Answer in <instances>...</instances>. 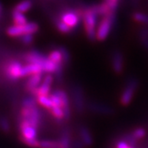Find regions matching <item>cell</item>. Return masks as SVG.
I'll return each mask as SVG.
<instances>
[{"instance_id":"6da1fadb","label":"cell","mask_w":148,"mask_h":148,"mask_svg":"<svg viewBox=\"0 0 148 148\" xmlns=\"http://www.w3.org/2000/svg\"><path fill=\"white\" fill-rule=\"evenodd\" d=\"M98 17L99 15L96 12L94 5L87 7L82 10V21L83 22L86 37L90 41L96 40V31L99 24Z\"/></svg>"},{"instance_id":"7a4b0ae2","label":"cell","mask_w":148,"mask_h":148,"mask_svg":"<svg viewBox=\"0 0 148 148\" xmlns=\"http://www.w3.org/2000/svg\"><path fill=\"white\" fill-rule=\"evenodd\" d=\"M116 21V12H110L102 17L96 31V40L105 41L110 36L112 28Z\"/></svg>"},{"instance_id":"3957f363","label":"cell","mask_w":148,"mask_h":148,"mask_svg":"<svg viewBox=\"0 0 148 148\" xmlns=\"http://www.w3.org/2000/svg\"><path fill=\"white\" fill-rule=\"evenodd\" d=\"M139 86L138 79L136 77H130L125 83V86L120 95V104L123 106H127L132 102L135 92Z\"/></svg>"},{"instance_id":"277c9868","label":"cell","mask_w":148,"mask_h":148,"mask_svg":"<svg viewBox=\"0 0 148 148\" xmlns=\"http://www.w3.org/2000/svg\"><path fill=\"white\" fill-rule=\"evenodd\" d=\"M30 123L32 126L38 128L40 124L41 113L38 105L32 108L21 107L20 111V119Z\"/></svg>"},{"instance_id":"5b68a950","label":"cell","mask_w":148,"mask_h":148,"mask_svg":"<svg viewBox=\"0 0 148 148\" xmlns=\"http://www.w3.org/2000/svg\"><path fill=\"white\" fill-rule=\"evenodd\" d=\"M39 31V25L36 22H28L24 26L12 25L7 28L6 33L10 37H21L26 34H36Z\"/></svg>"},{"instance_id":"8992f818","label":"cell","mask_w":148,"mask_h":148,"mask_svg":"<svg viewBox=\"0 0 148 148\" xmlns=\"http://www.w3.org/2000/svg\"><path fill=\"white\" fill-rule=\"evenodd\" d=\"M82 17V10H73V9H67L63 12L59 19L64 21L66 25H68L73 31L78 27L80 21Z\"/></svg>"},{"instance_id":"52a82bcc","label":"cell","mask_w":148,"mask_h":148,"mask_svg":"<svg viewBox=\"0 0 148 148\" xmlns=\"http://www.w3.org/2000/svg\"><path fill=\"white\" fill-rule=\"evenodd\" d=\"M72 96L73 101L74 108L77 114H83L86 109L85 95L82 86L79 85H73L72 86Z\"/></svg>"},{"instance_id":"ba28073f","label":"cell","mask_w":148,"mask_h":148,"mask_svg":"<svg viewBox=\"0 0 148 148\" xmlns=\"http://www.w3.org/2000/svg\"><path fill=\"white\" fill-rule=\"evenodd\" d=\"M23 65L18 60H12L4 67V73L7 78L12 82H16L21 78V69Z\"/></svg>"},{"instance_id":"9c48e42d","label":"cell","mask_w":148,"mask_h":148,"mask_svg":"<svg viewBox=\"0 0 148 148\" xmlns=\"http://www.w3.org/2000/svg\"><path fill=\"white\" fill-rule=\"evenodd\" d=\"M19 131H20V139L21 140H32L37 139V129L36 127L32 126L30 123L27 121L19 119Z\"/></svg>"},{"instance_id":"30bf717a","label":"cell","mask_w":148,"mask_h":148,"mask_svg":"<svg viewBox=\"0 0 148 148\" xmlns=\"http://www.w3.org/2000/svg\"><path fill=\"white\" fill-rule=\"evenodd\" d=\"M111 67L113 71L118 75L123 73L124 70V58L120 50L115 49L111 53Z\"/></svg>"},{"instance_id":"8fae6325","label":"cell","mask_w":148,"mask_h":148,"mask_svg":"<svg viewBox=\"0 0 148 148\" xmlns=\"http://www.w3.org/2000/svg\"><path fill=\"white\" fill-rule=\"evenodd\" d=\"M53 79L54 77L53 74H45L41 84L37 88L33 96L38 97V96H48L50 95L51 86L53 84Z\"/></svg>"},{"instance_id":"7c38bea8","label":"cell","mask_w":148,"mask_h":148,"mask_svg":"<svg viewBox=\"0 0 148 148\" xmlns=\"http://www.w3.org/2000/svg\"><path fill=\"white\" fill-rule=\"evenodd\" d=\"M48 56L44 55L40 52L32 49L30 50L27 53H25L22 55V59L27 63V64H39L40 66H42L44 62L46 60Z\"/></svg>"},{"instance_id":"4fadbf2b","label":"cell","mask_w":148,"mask_h":148,"mask_svg":"<svg viewBox=\"0 0 148 148\" xmlns=\"http://www.w3.org/2000/svg\"><path fill=\"white\" fill-rule=\"evenodd\" d=\"M43 75H44L43 73L34 74V75L30 76L29 78L27 79L25 87L27 92H29L31 95H34L36 89L41 84L43 78H44Z\"/></svg>"},{"instance_id":"5bb4252c","label":"cell","mask_w":148,"mask_h":148,"mask_svg":"<svg viewBox=\"0 0 148 148\" xmlns=\"http://www.w3.org/2000/svg\"><path fill=\"white\" fill-rule=\"evenodd\" d=\"M88 109L92 112H95L100 114H106V115L112 114L114 112V109L110 106L101 103H95V102L88 104Z\"/></svg>"},{"instance_id":"9a60e30c","label":"cell","mask_w":148,"mask_h":148,"mask_svg":"<svg viewBox=\"0 0 148 148\" xmlns=\"http://www.w3.org/2000/svg\"><path fill=\"white\" fill-rule=\"evenodd\" d=\"M78 132H79L81 141L86 146V147H91L93 145V138L88 127L84 125H80Z\"/></svg>"},{"instance_id":"2e32d148","label":"cell","mask_w":148,"mask_h":148,"mask_svg":"<svg viewBox=\"0 0 148 148\" xmlns=\"http://www.w3.org/2000/svg\"><path fill=\"white\" fill-rule=\"evenodd\" d=\"M37 73H43L42 68L40 65L35 64H27L23 65L21 69V78L25 77H30Z\"/></svg>"},{"instance_id":"e0dca14e","label":"cell","mask_w":148,"mask_h":148,"mask_svg":"<svg viewBox=\"0 0 148 148\" xmlns=\"http://www.w3.org/2000/svg\"><path fill=\"white\" fill-rule=\"evenodd\" d=\"M58 141L60 143L61 148H72L73 142L71 139V132L69 128H64L63 132H61L60 138Z\"/></svg>"},{"instance_id":"ac0fdd59","label":"cell","mask_w":148,"mask_h":148,"mask_svg":"<svg viewBox=\"0 0 148 148\" xmlns=\"http://www.w3.org/2000/svg\"><path fill=\"white\" fill-rule=\"evenodd\" d=\"M12 18L13 25L15 26H24L28 23L27 16L24 13H21L14 9L12 12Z\"/></svg>"},{"instance_id":"d6986e66","label":"cell","mask_w":148,"mask_h":148,"mask_svg":"<svg viewBox=\"0 0 148 148\" xmlns=\"http://www.w3.org/2000/svg\"><path fill=\"white\" fill-rule=\"evenodd\" d=\"M32 5H33V2L32 0H22L21 2H19L16 6L15 8H13L14 10L18 11L21 13H26L28 11L30 10L32 8Z\"/></svg>"},{"instance_id":"ffe728a7","label":"cell","mask_w":148,"mask_h":148,"mask_svg":"<svg viewBox=\"0 0 148 148\" xmlns=\"http://www.w3.org/2000/svg\"><path fill=\"white\" fill-rule=\"evenodd\" d=\"M37 104L39 106H43L44 108L47 109L48 110H51L53 107V101L51 100V98L49 97V95L48 96H38L36 97Z\"/></svg>"},{"instance_id":"44dd1931","label":"cell","mask_w":148,"mask_h":148,"mask_svg":"<svg viewBox=\"0 0 148 148\" xmlns=\"http://www.w3.org/2000/svg\"><path fill=\"white\" fill-rule=\"evenodd\" d=\"M48 58H49L52 62H53L54 64H58V65H59V64H64V62H63V56H62V53L59 51L58 49L51 50L49 52V55H48Z\"/></svg>"},{"instance_id":"7402d4cb","label":"cell","mask_w":148,"mask_h":148,"mask_svg":"<svg viewBox=\"0 0 148 148\" xmlns=\"http://www.w3.org/2000/svg\"><path fill=\"white\" fill-rule=\"evenodd\" d=\"M132 19L138 23L143 24L148 27V14L142 12H135L132 14Z\"/></svg>"},{"instance_id":"603a6c76","label":"cell","mask_w":148,"mask_h":148,"mask_svg":"<svg viewBox=\"0 0 148 148\" xmlns=\"http://www.w3.org/2000/svg\"><path fill=\"white\" fill-rule=\"evenodd\" d=\"M54 25L58 32L63 33V34H70L73 32V30L68 25H66L64 21H61L59 18H56L54 20Z\"/></svg>"},{"instance_id":"cb8c5ba5","label":"cell","mask_w":148,"mask_h":148,"mask_svg":"<svg viewBox=\"0 0 148 148\" xmlns=\"http://www.w3.org/2000/svg\"><path fill=\"white\" fill-rule=\"evenodd\" d=\"M39 148H61L58 141L54 140H41L40 141Z\"/></svg>"},{"instance_id":"d4e9b609","label":"cell","mask_w":148,"mask_h":148,"mask_svg":"<svg viewBox=\"0 0 148 148\" xmlns=\"http://www.w3.org/2000/svg\"><path fill=\"white\" fill-rule=\"evenodd\" d=\"M36 97L33 96V95H29L25 97L22 101H21V107H25V108H32L34 106H37Z\"/></svg>"},{"instance_id":"484cf974","label":"cell","mask_w":148,"mask_h":148,"mask_svg":"<svg viewBox=\"0 0 148 148\" xmlns=\"http://www.w3.org/2000/svg\"><path fill=\"white\" fill-rule=\"evenodd\" d=\"M59 49V51L62 53V56H63V62H64V66H67L69 65L70 63V60H71V56H70V53L68 50V49L64 46H60L58 48Z\"/></svg>"},{"instance_id":"4316f807","label":"cell","mask_w":148,"mask_h":148,"mask_svg":"<svg viewBox=\"0 0 148 148\" xmlns=\"http://www.w3.org/2000/svg\"><path fill=\"white\" fill-rule=\"evenodd\" d=\"M132 136L134 138V139H136L137 141L140 140V139H143L146 137L147 135V131L145 128L143 127H138L136 129H134L132 132L131 133Z\"/></svg>"},{"instance_id":"83f0119b","label":"cell","mask_w":148,"mask_h":148,"mask_svg":"<svg viewBox=\"0 0 148 148\" xmlns=\"http://www.w3.org/2000/svg\"><path fill=\"white\" fill-rule=\"evenodd\" d=\"M0 128L4 132H9L11 131L10 122L5 117H0Z\"/></svg>"},{"instance_id":"f1b7e54d","label":"cell","mask_w":148,"mask_h":148,"mask_svg":"<svg viewBox=\"0 0 148 148\" xmlns=\"http://www.w3.org/2000/svg\"><path fill=\"white\" fill-rule=\"evenodd\" d=\"M20 38V41L21 44H23L24 45H32V43L34 41V35L33 34H26L21 36Z\"/></svg>"},{"instance_id":"f546056e","label":"cell","mask_w":148,"mask_h":148,"mask_svg":"<svg viewBox=\"0 0 148 148\" xmlns=\"http://www.w3.org/2000/svg\"><path fill=\"white\" fill-rule=\"evenodd\" d=\"M104 2H106L111 12H116L119 3V0H106Z\"/></svg>"},{"instance_id":"4dcf8cb0","label":"cell","mask_w":148,"mask_h":148,"mask_svg":"<svg viewBox=\"0 0 148 148\" xmlns=\"http://www.w3.org/2000/svg\"><path fill=\"white\" fill-rule=\"evenodd\" d=\"M22 143L27 147L32 148H39L40 146V141L38 139H32V140H21Z\"/></svg>"},{"instance_id":"1f68e13d","label":"cell","mask_w":148,"mask_h":148,"mask_svg":"<svg viewBox=\"0 0 148 148\" xmlns=\"http://www.w3.org/2000/svg\"><path fill=\"white\" fill-rule=\"evenodd\" d=\"M130 145L123 138L119 141H117L115 143V148H130Z\"/></svg>"},{"instance_id":"d6a6232c","label":"cell","mask_w":148,"mask_h":148,"mask_svg":"<svg viewBox=\"0 0 148 148\" xmlns=\"http://www.w3.org/2000/svg\"><path fill=\"white\" fill-rule=\"evenodd\" d=\"M139 39H140L141 44L148 50V37H141Z\"/></svg>"},{"instance_id":"836d02e7","label":"cell","mask_w":148,"mask_h":148,"mask_svg":"<svg viewBox=\"0 0 148 148\" xmlns=\"http://www.w3.org/2000/svg\"><path fill=\"white\" fill-rule=\"evenodd\" d=\"M132 3L134 4V5H138V2L140 1V0H132Z\"/></svg>"},{"instance_id":"e575fe53","label":"cell","mask_w":148,"mask_h":148,"mask_svg":"<svg viewBox=\"0 0 148 148\" xmlns=\"http://www.w3.org/2000/svg\"><path fill=\"white\" fill-rule=\"evenodd\" d=\"M2 13H3V6L1 4V3H0V16L2 15Z\"/></svg>"},{"instance_id":"d590c367","label":"cell","mask_w":148,"mask_h":148,"mask_svg":"<svg viewBox=\"0 0 148 148\" xmlns=\"http://www.w3.org/2000/svg\"><path fill=\"white\" fill-rule=\"evenodd\" d=\"M130 148H135V147H130Z\"/></svg>"},{"instance_id":"8d00e7d4","label":"cell","mask_w":148,"mask_h":148,"mask_svg":"<svg viewBox=\"0 0 148 148\" xmlns=\"http://www.w3.org/2000/svg\"><path fill=\"white\" fill-rule=\"evenodd\" d=\"M104 1H106V0H104Z\"/></svg>"}]
</instances>
